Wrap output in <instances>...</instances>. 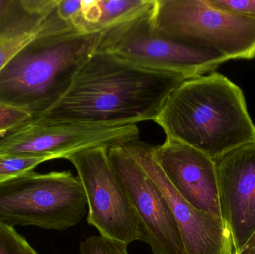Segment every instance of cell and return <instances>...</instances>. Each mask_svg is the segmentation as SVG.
<instances>
[{
	"mask_svg": "<svg viewBox=\"0 0 255 254\" xmlns=\"http://www.w3.org/2000/svg\"><path fill=\"white\" fill-rule=\"evenodd\" d=\"M184 76L139 67L108 51L93 52L61 98L34 122L136 125L154 121Z\"/></svg>",
	"mask_w": 255,
	"mask_h": 254,
	"instance_id": "cell-1",
	"label": "cell"
},
{
	"mask_svg": "<svg viewBox=\"0 0 255 254\" xmlns=\"http://www.w3.org/2000/svg\"><path fill=\"white\" fill-rule=\"evenodd\" d=\"M102 38L101 32L78 31L55 7L35 37L0 71V102L37 119L65 93Z\"/></svg>",
	"mask_w": 255,
	"mask_h": 254,
	"instance_id": "cell-2",
	"label": "cell"
},
{
	"mask_svg": "<svg viewBox=\"0 0 255 254\" xmlns=\"http://www.w3.org/2000/svg\"><path fill=\"white\" fill-rule=\"evenodd\" d=\"M154 122L166 137L213 160L255 141V125L244 92L217 72L181 82Z\"/></svg>",
	"mask_w": 255,
	"mask_h": 254,
	"instance_id": "cell-3",
	"label": "cell"
},
{
	"mask_svg": "<svg viewBox=\"0 0 255 254\" xmlns=\"http://www.w3.org/2000/svg\"><path fill=\"white\" fill-rule=\"evenodd\" d=\"M149 22L157 35L229 61L255 58V19L214 7L208 0H154Z\"/></svg>",
	"mask_w": 255,
	"mask_h": 254,
	"instance_id": "cell-4",
	"label": "cell"
},
{
	"mask_svg": "<svg viewBox=\"0 0 255 254\" xmlns=\"http://www.w3.org/2000/svg\"><path fill=\"white\" fill-rule=\"evenodd\" d=\"M88 201L70 171L31 172L0 185V220L10 226L65 231L82 222Z\"/></svg>",
	"mask_w": 255,
	"mask_h": 254,
	"instance_id": "cell-5",
	"label": "cell"
},
{
	"mask_svg": "<svg viewBox=\"0 0 255 254\" xmlns=\"http://www.w3.org/2000/svg\"><path fill=\"white\" fill-rule=\"evenodd\" d=\"M108 151V148H91L66 158L74 166L85 189L88 223L102 237L128 246L136 241L145 243L143 228L112 168Z\"/></svg>",
	"mask_w": 255,
	"mask_h": 254,
	"instance_id": "cell-6",
	"label": "cell"
},
{
	"mask_svg": "<svg viewBox=\"0 0 255 254\" xmlns=\"http://www.w3.org/2000/svg\"><path fill=\"white\" fill-rule=\"evenodd\" d=\"M150 11L103 32L98 49L112 52L139 67L181 75L186 79L214 73L229 61L217 52L154 34L150 28Z\"/></svg>",
	"mask_w": 255,
	"mask_h": 254,
	"instance_id": "cell-7",
	"label": "cell"
},
{
	"mask_svg": "<svg viewBox=\"0 0 255 254\" xmlns=\"http://www.w3.org/2000/svg\"><path fill=\"white\" fill-rule=\"evenodd\" d=\"M134 137L132 125H54L31 120L0 138V155L66 159L85 149L124 146Z\"/></svg>",
	"mask_w": 255,
	"mask_h": 254,
	"instance_id": "cell-8",
	"label": "cell"
},
{
	"mask_svg": "<svg viewBox=\"0 0 255 254\" xmlns=\"http://www.w3.org/2000/svg\"><path fill=\"white\" fill-rule=\"evenodd\" d=\"M112 168L127 191L154 254H184L169 203L160 188L123 146L108 151Z\"/></svg>",
	"mask_w": 255,
	"mask_h": 254,
	"instance_id": "cell-9",
	"label": "cell"
},
{
	"mask_svg": "<svg viewBox=\"0 0 255 254\" xmlns=\"http://www.w3.org/2000/svg\"><path fill=\"white\" fill-rule=\"evenodd\" d=\"M124 148L166 197L176 221L184 254H234L232 236L222 218L189 204L171 184L151 155V144L134 140Z\"/></svg>",
	"mask_w": 255,
	"mask_h": 254,
	"instance_id": "cell-10",
	"label": "cell"
},
{
	"mask_svg": "<svg viewBox=\"0 0 255 254\" xmlns=\"http://www.w3.org/2000/svg\"><path fill=\"white\" fill-rule=\"evenodd\" d=\"M214 161L221 216L237 254L255 232V141Z\"/></svg>",
	"mask_w": 255,
	"mask_h": 254,
	"instance_id": "cell-11",
	"label": "cell"
},
{
	"mask_svg": "<svg viewBox=\"0 0 255 254\" xmlns=\"http://www.w3.org/2000/svg\"><path fill=\"white\" fill-rule=\"evenodd\" d=\"M151 155L171 184L189 204L222 218L217 171L212 158L169 137L160 146L151 145Z\"/></svg>",
	"mask_w": 255,
	"mask_h": 254,
	"instance_id": "cell-12",
	"label": "cell"
},
{
	"mask_svg": "<svg viewBox=\"0 0 255 254\" xmlns=\"http://www.w3.org/2000/svg\"><path fill=\"white\" fill-rule=\"evenodd\" d=\"M57 0H9L0 18V71L40 31Z\"/></svg>",
	"mask_w": 255,
	"mask_h": 254,
	"instance_id": "cell-13",
	"label": "cell"
},
{
	"mask_svg": "<svg viewBox=\"0 0 255 254\" xmlns=\"http://www.w3.org/2000/svg\"><path fill=\"white\" fill-rule=\"evenodd\" d=\"M154 0H98V19L91 33H103L128 23L151 10Z\"/></svg>",
	"mask_w": 255,
	"mask_h": 254,
	"instance_id": "cell-14",
	"label": "cell"
},
{
	"mask_svg": "<svg viewBox=\"0 0 255 254\" xmlns=\"http://www.w3.org/2000/svg\"><path fill=\"white\" fill-rule=\"evenodd\" d=\"M50 161L44 157L0 155V185L31 172L42 163Z\"/></svg>",
	"mask_w": 255,
	"mask_h": 254,
	"instance_id": "cell-15",
	"label": "cell"
},
{
	"mask_svg": "<svg viewBox=\"0 0 255 254\" xmlns=\"http://www.w3.org/2000/svg\"><path fill=\"white\" fill-rule=\"evenodd\" d=\"M0 254H37L13 227L0 220Z\"/></svg>",
	"mask_w": 255,
	"mask_h": 254,
	"instance_id": "cell-16",
	"label": "cell"
},
{
	"mask_svg": "<svg viewBox=\"0 0 255 254\" xmlns=\"http://www.w3.org/2000/svg\"><path fill=\"white\" fill-rule=\"evenodd\" d=\"M128 245L102 236H92L80 243L81 254H128Z\"/></svg>",
	"mask_w": 255,
	"mask_h": 254,
	"instance_id": "cell-17",
	"label": "cell"
},
{
	"mask_svg": "<svg viewBox=\"0 0 255 254\" xmlns=\"http://www.w3.org/2000/svg\"><path fill=\"white\" fill-rule=\"evenodd\" d=\"M32 119L28 112L0 102V138Z\"/></svg>",
	"mask_w": 255,
	"mask_h": 254,
	"instance_id": "cell-18",
	"label": "cell"
},
{
	"mask_svg": "<svg viewBox=\"0 0 255 254\" xmlns=\"http://www.w3.org/2000/svg\"><path fill=\"white\" fill-rule=\"evenodd\" d=\"M214 7L255 19V0H208Z\"/></svg>",
	"mask_w": 255,
	"mask_h": 254,
	"instance_id": "cell-19",
	"label": "cell"
},
{
	"mask_svg": "<svg viewBox=\"0 0 255 254\" xmlns=\"http://www.w3.org/2000/svg\"><path fill=\"white\" fill-rule=\"evenodd\" d=\"M82 7V0H57V13L66 22L74 23L80 16Z\"/></svg>",
	"mask_w": 255,
	"mask_h": 254,
	"instance_id": "cell-20",
	"label": "cell"
},
{
	"mask_svg": "<svg viewBox=\"0 0 255 254\" xmlns=\"http://www.w3.org/2000/svg\"><path fill=\"white\" fill-rule=\"evenodd\" d=\"M237 254H255V232L242 250Z\"/></svg>",
	"mask_w": 255,
	"mask_h": 254,
	"instance_id": "cell-21",
	"label": "cell"
},
{
	"mask_svg": "<svg viewBox=\"0 0 255 254\" xmlns=\"http://www.w3.org/2000/svg\"><path fill=\"white\" fill-rule=\"evenodd\" d=\"M8 1L9 0H0V18H1V15H2L3 11H4L6 5L8 3Z\"/></svg>",
	"mask_w": 255,
	"mask_h": 254,
	"instance_id": "cell-22",
	"label": "cell"
}]
</instances>
